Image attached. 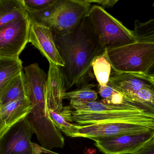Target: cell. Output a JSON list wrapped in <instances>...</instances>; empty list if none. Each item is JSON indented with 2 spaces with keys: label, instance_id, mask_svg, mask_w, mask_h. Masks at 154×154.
<instances>
[{
  "label": "cell",
  "instance_id": "25",
  "mask_svg": "<svg viewBox=\"0 0 154 154\" xmlns=\"http://www.w3.org/2000/svg\"><path fill=\"white\" fill-rule=\"evenodd\" d=\"M90 3H97L104 8H111L118 2V0H88Z\"/></svg>",
  "mask_w": 154,
  "mask_h": 154
},
{
  "label": "cell",
  "instance_id": "10",
  "mask_svg": "<svg viewBox=\"0 0 154 154\" xmlns=\"http://www.w3.org/2000/svg\"><path fill=\"white\" fill-rule=\"evenodd\" d=\"M154 138V131L137 132L99 139L95 145L103 154H134Z\"/></svg>",
  "mask_w": 154,
  "mask_h": 154
},
{
  "label": "cell",
  "instance_id": "24",
  "mask_svg": "<svg viewBox=\"0 0 154 154\" xmlns=\"http://www.w3.org/2000/svg\"><path fill=\"white\" fill-rule=\"evenodd\" d=\"M134 154H154V138Z\"/></svg>",
  "mask_w": 154,
  "mask_h": 154
},
{
  "label": "cell",
  "instance_id": "23",
  "mask_svg": "<svg viewBox=\"0 0 154 154\" xmlns=\"http://www.w3.org/2000/svg\"><path fill=\"white\" fill-rule=\"evenodd\" d=\"M134 100L138 103L154 108V88L150 84L141 89L136 95Z\"/></svg>",
  "mask_w": 154,
  "mask_h": 154
},
{
  "label": "cell",
  "instance_id": "11",
  "mask_svg": "<svg viewBox=\"0 0 154 154\" xmlns=\"http://www.w3.org/2000/svg\"><path fill=\"white\" fill-rule=\"evenodd\" d=\"M29 42L37 48L49 63H53L60 68L64 67L65 63L49 27L40 24L31 22Z\"/></svg>",
  "mask_w": 154,
  "mask_h": 154
},
{
  "label": "cell",
  "instance_id": "20",
  "mask_svg": "<svg viewBox=\"0 0 154 154\" xmlns=\"http://www.w3.org/2000/svg\"><path fill=\"white\" fill-rule=\"evenodd\" d=\"M95 85H84L83 86L73 91L66 92L63 98L75 102H92L98 99L97 93L92 89Z\"/></svg>",
  "mask_w": 154,
  "mask_h": 154
},
{
  "label": "cell",
  "instance_id": "5",
  "mask_svg": "<svg viewBox=\"0 0 154 154\" xmlns=\"http://www.w3.org/2000/svg\"><path fill=\"white\" fill-rule=\"evenodd\" d=\"M106 52L112 68L119 74H148L154 64L153 42L137 41Z\"/></svg>",
  "mask_w": 154,
  "mask_h": 154
},
{
  "label": "cell",
  "instance_id": "29",
  "mask_svg": "<svg viewBox=\"0 0 154 154\" xmlns=\"http://www.w3.org/2000/svg\"><path fill=\"white\" fill-rule=\"evenodd\" d=\"M154 73V64L153 66L152 67L151 69H150V71H149V73L148 74H152V73Z\"/></svg>",
  "mask_w": 154,
  "mask_h": 154
},
{
  "label": "cell",
  "instance_id": "17",
  "mask_svg": "<svg viewBox=\"0 0 154 154\" xmlns=\"http://www.w3.org/2000/svg\"><path fill=\"white\" fill-rule=\"evenodd\" d=\"M51 119L54 124L67 136L69 137L74 130L73 110L70 106H64L59 111H49Z\"/></svg>",
  "mask_w": 154,
  "mask_h": 154
},
{
  "label": "cell",
  "instance_id": "12",
  "mask_svg": "<svg viewBox=\"0 0 154 154\" xmlns=\"http://www.w3.org/2000/svg\"><path fill=\"white\" fill-rule=\"evenodd\" d=\"M66 81L61 68L49 63L46 88V105L48 111L57 112L64 107V95L66 90Z\"/></svg>",
  "mask_w": 154,
  "mask_h": 154
},
{
  "label": "cell",
  "instance_id": "28",
  "mask_svg": "<svg viewBox=\"0 0 154 154\" xmlns=\"http://www.w3.org/2000/svg\"><path fill=\"white\" fill-rule=\"evenodd\" d=\"M42 152H43V153H46L48 154H59L55 152H52L51 151H50V150H47V149H44V148H42Z\"/></svg>",
  "mask_w": 154,
  "mask_h": 154
},
{
  "label": "cell",
  "instance_id": "15",
  "mask_svg": "<svg viewBox=\"0 0 154 154\" xmlns=\"http://www.w3.org/2000/svg\"><path fill=\"white\" fill-rule=\"evenodd\" d=\"M23 68L19 57H0V100L10 82Z\"/></svg>",
  "mask_w": 154,
  "mask_h": 154
},
{
  "label": "cell",
  "instance_id": "16",
  "mask_svg": "<svg viewBox=\"0 0 154 154\" xmlns=\"http://www.w3.org/2000/svg\"><path fill=\"white\" fill-rule=\"evenodd\" d=\"M28 16L21 0H0V30L14 20Z\"/></svg>",
  "mask_w": 154,
  "mask_h": 154
},
{
  "label": "cell",
  "instance_id": "9",
  "mask_svg": "<svg viewBox=\"0 0 154 154\" xmlns=\"http://www.w3.org/2000/svg\"><path fill=\"white\" fill-rule=\"evenodd\" d=\"M29 17L14 20L0 30V57L18 58L29 42Z\"/></svg>",
  "mask_w": 154,
  "mask_h": 154
},
{
  "label": "cell",
  "instance_id": "22",
  "mask_svg": "<svg viewBox=\"0 0 154 154\" xmlns=\"http://www.w3.org/2000/svg\"><path fill=\"white\" fill-rule=\"evenodd\" d=\"M26 11H40L48 10L57 0H21Z\"/></svg>",
  "mask_w": 154,
  "mask_h": 154
},
{
  "label": "cell",
  "instance_id": "2",
  "mask_svg": "<svg viewBox=\"0 0 154 154\" xmlns=\"http://www.w3.org/2000/svg\"><path fill=\"white\" fill-rule=\"evenodd\" d=\"M73 120L79 125L109 123H154V114L100 101L70 102Z\"/></svg>",
  "mask_w": 154,
  "mask_h": 154
},
{
  "label": "cell",
  "instance_id": "21",
  "mask_svg": "<svg viewBox=\"0 0 154 154\" xmlns=\"http://www.w3.org/2000/svg\"><path fill=\"white\" fill-rule=\"evenodd\" d=\"M133 31L137 41L154 43V19L144 22L136 20Z\"/></svg>",
  "mask_w": 154,
  "mask_h": 154
},
{
  "label": "cell",
  "instance_id": "7",
  "mask_svg": "<svg viewBox=\"0 0 154 154\" xmlns=\"http://www.w3.org/2000/svg\"><path fill=\"white\" fill-rule=\"evenodd\" d=\"M34 132L27 117L9 127L0 138V154H42V147L32 143Z\"/></svg>",
  "mask_w": 154,
  "mask_h": 154
},
{
  "label": "cell",
  "instance_id": "30",
  "mask_svg": "<svg viewBox=\"0 0 154 154\" xmlns=\"http://www.w3.org/2000/svg\"><path fill=\"white\" fill-rule=\"evenodd\" d=\"M153 5V6H154V3H153V5Z\"/></svg>",
  "mask_w": 154,
  "mask_h": 154
},
{
  "label": "cell",
  "instance_id": "13",
  "mask_svg": "<svg viewBox=\"0 0 154 154\" xmlns=\"http://www.w3.org/2000/svg\"><path fill=\"white\" fill-rule=\"evenodd\" d=\"M31 109L28 98L16 99L1 106L2 116L9 127L27 117Z\"/></svg>",
  "mask_w": 154,
  "mask_h": 154
},
{
  "label": "cell",
  "instance_id": "27",
  "mask_svg": "<svg viewBox=\"0 0 154 154\" xmlns=\"http://www.w3.org/2000/svg\"><path fill=\"white\" fill-rule=\"evenodd\" d=\"M1 106H2V103L0 101V138L5 134V132L10 127L5 124L2 116V113H1Z\"/></svg>",
  "mask_w": 154,
  "mask_h": 154
},
{
  "label": "cell",
  "instance_id": "6",
  "mask_svg": "<svg viewBox=\"0 0 154 154\" xmlns=\"http://www.w3.org/2000/svg\"><path fill=\"white\" fill-rule=\"evenodd\" d=\"M88 16L100 45L105 50L137 42L133 31L127 28L100 6L92 5Z\"/></svg>",
  "mask_w": 154,
  "mask_h": 154
},
{
  "label": "cell",
  "instance_id": "14",
  "mask_svg": "<svg viewBox=\"0 0 154 154\" xmlns=\"http://www.w3.org/2000/svg\"><path fill=\"white\" fill-rule=\"evenodd\" d=\"M109 82L135 101L134 97L137 92L144 87L150 84L147 81L138 78L132 74H119L116 72L113 76L110 77Z\"/></svg>",
  "mask_w": 154,
  "mask_h": 154
},
{
  "label": "cell",
  "instance_id": "19",
  "mask_svg": "<svg viewBox=\"0 0 154 154\" xmlns=\"http://www.w3.org/2000/svg\"><path fill=\"white\" fill-rule=\"evenodd\" d=\"M92 68L98 83V87H106L109 82L112 68L107 58L106 51L95 59L92 63Z\"/></svg>",
  "mask_w": 154,
  "mask_h": 154
},
{
  "label": "cell",
  "instance_id": "18",
  "mask_svg": "<svg viewBox=\"0 0 154 154\" xmlns=\"http://www.w3.org/2000/svg\"><path fill=\"white\" fill-rule=\"evenodd\" d=\"M26 98H27V92L24 73L22 71L10 82L0 101L2 105H4L16 99Z\"/></svg>",
  "mask_w": 154,
  "mask_h": 154
},
{
  "label": "cell",
  "instance_id": "3",
  "mask_svg": "<svg viewBox=\"0 0 154 154\" xmlns=\"http://www.w3.org/2000/svg\"><path fill=\"white\" fill-rule=\"evenodd\" d=\"M27 96L32 109L27 117L37 135L48 134L56 126L51 119L46 105V88L48 75L33 63L23 68Z\"/></svg>",
  "mask_w": 154,
  "mask_h": 154
},
{
  "label": "cell",
  "instance_id": "1",
  "mask_svg": "<svg viewBox=\"0 0 154 154\" xmlns=\"http://www.w3.org/2000/svg\"><path fill=\"white\" fill-rule=\"evenodd\" d=\"M56 46L65 66L60 68L67 89L84 82L95 59L106 50L101 47L87 15L70 32L53 35Z\"/></svg>",
  "mask_w": 154,
  "mask_h": 154
},
{
  "label": "cell",
  "instance_id": "26",
  "mask_svg": "<svg viewBox=\"0 0 154 154\" xmlns=\"http://www.w3.org/2000/svg\"><path fill=\"white\" fill-rule=\"evenodd\" d=\"M135 77L147 81L150 83L154 88V73L152 74H132Z\"/></svg>",
  "mask_w": 154,
  "mask_h": 154
},
{
  "label": "cell",
  "instance_id": "8",
  "mask_svg": "<svg viewBox=\"0 0 154 154\" xmlns=\"http://www.w3.org/2000/svg\"><path fill=\"white\" fill-rule=\"evenodd\" d=\"M154 131V123H116L79 125L75 124L70 137L99 139L137 132Z\"/></svg>",
  "mask_w": 154,
  "mask_h": 154
},
{
  "label": "cell",
  "instance_id": "4",
  "mask_svg": "<svg viewBox=\"0 0 154 154\" xmlns=\"http://www.w3.org/2000/svg\"><path fill=\"white\" fill-rule=\"evenodd\" d=\"M91 6L88 0H57L48 10L26 11L31 22L49 27L53 35H63L76 27L88 15Z\"/></svg>",
  "mask_w": 154,
  "mask_h": 154
}]
</instances>
